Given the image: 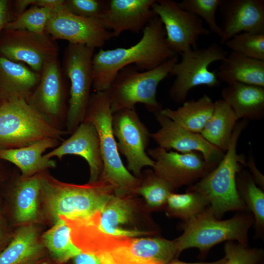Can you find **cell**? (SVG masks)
I'll return each mask as SVG.
<instances>
[{"label": "cell", "mask_w": 264, "mask_h": 264, "mask_svg": "<svg viewBox=\"0 0 264 264\" xmlns=\"http://www.w3.org/2000/svg\"><path fill=\"white\" fill-rule=\"evenodd\" d=\"M141 39L128 48L100 49L92 61L94 92L106 91L118 72L134 65L141 71L153 69L177 55L168 46L162 22L157 16L142 30Z\"/></svg>", "instance_id": "1"}, {"label": "cell", "mask_w": 264, "mask_h": 264, "mask_svg": "<svg viewBox=\"0 0 264 264\" xmlns=\"http://www.w3.org/2000/svg\"><path fill=\"white\" fill-rule=\"evenodd\" d=\"M248 121L242 120L236 124L228 148L218 165L186 190L199 193L209 203V209L220 219L229 211H248L236 186V176L246 165L243 155L239 154L237 145Z\"/></svg>", "instance_id": "2"}, {"label": "cell", "mask_w": 264, "mask_h": 264, "mask_svg": "<svg viewBox=\"0 0 264 264\" xmlns=\"http://www.w3.org/2000/svg\"><path fill=\"white\" fill-rule=\"evenodd\" d=\"M46 171L40 174V195L56 219L59 216L71 220L89 218L100 212L114 193L111 185L101 179L76 185L59 181Z\"/></svg>", "instance_id": "3"}, {"label": "cell", "mask_w": 264, "mask_h": 264, "mask_svg": "<svg viewBox=\"0 0 264 264\" xmlns=\"http://www.w3.org/2000/svg\"><path fill=\"white\" fill-rule=\"evenodd\" d=\"M112 118L106 92L91 94L83 121L92 124L98 133L103 164L99 179L110 184L116 195L136 194L141 179L132 175L123 163L113 133Z\"/></svg>", "instance_id": "4"}, {"label": "cell", "mask_w": 264, "mask_h": 264, "mask_svg": "<svg viewBox=\"0 0 264 264\" xmlns=\"http://www.w3.org/2000/svg\"><path fill=\"white\" fill-rule=\"evenodd\" d=\"M254 223L253 216L248 211L239 212L229 219L220 220L208 207L183 222V232L175 240L179 253L186 249L197 248L203 255L215 245L225 241H236L247 245L248 231Z\"/></svg>", "instance_id": "5"}, {"label": "cell", "mask_w": 264, "mask_h": 264, "mask_svg": "<svg viewBox=\"0 0 264 264\" xmlns=\"http://www.w3.org/2000/svg\"><path fill=\"white\" fill-rule=\"evenodd\" d=\"M178 55L149 70L141 71L134 65L126 66L116 74L107 93L112 113L135 109L137 104H144L154 113L163 108L156 99L159 84L168 75L178 62Z\"/></svg>", "instance_id": "6"}, {"label": "cell", "mask_w": 264, "mask_h": 264, "mask_svg": "<svg viewBox=\"0 0 264 264\" xmlns=\"http://www.w3.org/2000/svg\"><path fill=\"white\" fill-rule=\"evenodd\" d=\"M66 131L51 126L22 99L14 98L0 107V150L26 147L45 139L62 142Z\"/></svg>", "instance_id": "7"}, {"label": "cell", "mask_w": 264, "mask_h": 264, "mask_svg": "<svg viewBox=\"0 0 264 264\" xmlns=\"http://www.w3.org/2000/svg\"><path fill=\"white\" fill-rule=\"evenodd\" d=\"M228 54L217 43L182 53L181 61L174 65L169 74L175 77L169 89L171 99L176 103H183L190 90L196 87L212 88L220 85V82L216 72L210 70L209 66L214 62L222 61Z\"/></svg>", "instance_id": "8"}, {"label": "cell", "mask_w": 264, "mask_h": 264, "mask_svg": "<svg viewBox=\"0 0 264 264\" xmlns=\"http://www.w3.org/2000/svg\"><path fill=\"white\" fill-rule=\"evenodd\" d=\"M95 49L69 44L63 59L65 73L70 84L65 131L71 134L83 121L93 84L92 61Z\"/></svg>", "instance_id": "9"}, {"label": "cell", "mask_w": 264, "mask_h": 264, "mask_svg": "<svg viewBox=\"0 0 264 264\" xmlns=\"http://www.w3.org/2000/svg\"><path fill=\"white\" fill-rule=\"evenodd\" d=\"M179 254L175 240L109 236L98 256L102 264H167Z\"/></svg>", "instance_id": "10"}, {"label": "cell", "mask_w": 264, "mask_h": 264, "mask_svg": "<svg viewBox=\"0 0 264 264\" xmlns=\"http://www.w3.org/2000/svg\"><path fill=\"white\" fill-rule=\"evenodd\" d=\"M41 79L27 102L55 128L65 131L67 92L58 57L44 65Z\"/></svg>", "instance_id": "11"}, {"label": "cell", "mask_w": 264, "mask_h": 264, "mask_svg": "<svg viewBox=\"0 0 264 264\" xmlns=\"http://www.w3.org/2000/svg\"><path fill=\"white\" fill-rule=\"evenodd\" d=\"M112 128L120 153L124 155L127 167L140 178L143 168L154 167V161L148 154L151 133L140 120L135 109H125L112 113Z\"/></svg>", "instance_id": "12"}, {"label": "cell", "mask_w": 264, "mask_h": 264, "mask_svg": "<svg viewBox=\"0 0 264 264\" xmlns=\"http://www.w3.org/2000/svg\"><path fill=\"white\" fill-rule=\"evenodd\" d=\"M152 9L163 25L168 46L177 55L197 48L199 38L211 33L201 19L182 9L173 0H155Z\"/></svg>", "instance_id": "13"}, {"label": "cell", "mask_w": 264, "mask_h": 264, "mask_svg": "<svg viewBox=\"0 0 264 264\" xmlns=\"http://www.w3.org/2000/svg\"><path fill=\"white\" fill-rule=\"evenodd\" d=\"M55 41L46 33L4 29L0 35V56L26 64L41 73L47 61L58 57L59 47Z\"/></svg>", "instance_id": "14"}, {"label": "cell", "mask_w": 264, "mask_h": 264, "mask_svg": "<svg viewBox=\"0 0 264 264\" xmlns=\"http://www.w3.org/2000/svg\"><path fill=\"white\" fill-rule=\"evenodd\" d=\"M147 153L154 161V173L175 189L194 184L216 167L196 152L180 153L158 146Z\"/></svg>", "instance_id": "15"}, {"label": "cell", "mask_w": 264, "mask_h": 264, "mask_svg": "<svg viewBox=\"0 0 264 264\" xmlns=\"http://www.w3.org/2000/svg\"><path fill=\"white\" fill-rule=\"evenodd\" d=\"M45 32L53 40H64L69 44H82L95 49L102 47L112 33L99 22L76 15L64 6L53 12Z\"/></svg>", "instance_id": "16"}, {"label": "cell", "mask_w": 264, "mask_h": 264, "mask_svg": "<svg viewBox=\"0 0 264 264\" xmlns=\"http://www.w3.org/2000/svg\"><path fill=\"white\" fill-rule=\"evenodd\" d=\"M154 114L160 128L151 133V137L158 147L180 153L198 152L209 163L215 167L218 165L225 153L209 143L200 133L183 128L162 114L160 110Z\"/></svg>", "instance_id": "17"}, {"label": "cell", "mask_w": 264, "mask_h": 264, "mask_svg": "<svg viewBox=\"0 0 264 264\" xmlns=\"http://www.w3.org/2000/svg\"><path fill=\"white\" fill-rule=\"evenodd\" d=\"M155 0H110L97 21L114 37L123 32L138 33L157 17L152 9Z\"/></svg>", "instance_id": "18"}, {"label": "cell", "mask_w": 264, "mask_h": 264, "mask_svg": "<svg viewBox=\"0 0 264 264\" xmlns=\"http://www.w3.org/2000/svg\"><path fill=\"white\" fill-rule=\"evenodd\" d=\"M220 44L242 32L264 33V0H221Z\"/></svg>", "instance_id": "19"}, {"label": "cell", "mask_w": 264, "mask_h": 264, "mask_svg": "<svg viewBox=\"0 0 264 264\" xmlns=\"http://www.w3.org/2000/svg\"><path fill=\"white\" fill-rule=\"evenodd\" d=\"M66 155L79 156L87 161L90 171L89 182L99 179L103 164L98 133L92 124L83 121L67 139L44 156L47 158L57 157L61 160Z\"/></svg>", "instance_id": "20"}, {"label": "cell", "mask_w": 264, "mask_h": 264, "mask_svg": "<svg viewBox=\"0 0 264 264\" xmlns=\"http://www.w3.org/2000/svg\"><path fill=\"white\" fill-rule=\"evenodd\" d=\"M130 195L120 196L114 193L108 199L100 212L79 221L98 231L113 237L134 238L148 234L138 230L123 228L133 216V208L128 198Z\"/></svg>", "instance_id": "21"}, {"label": "cell", "mask_w": 264, "mask_h": 264, "mask_svg": "<svg viewBox=\"0 0 264 264\" xmlns=\"http://www.w3.org/2000/svg\"><path fill=\"white\" fill-rule=\"evenodd\" d=\"M41 74L23 63L0 56V102L14 98L26 101L39 83Z\"/></svg>", "instance_id": "22"}, {"label": "cell", "mask_w": 264, "mask_h": 264, "mask_svg": "<svg viewBox=\"0 0 264 264\" xmlns=\"http://www.w3.org/2000/svg\"><path fill=\"white\" fill-rule=\"evenodd\" d=\"M60 143L55 140L45 139L22 148L0 150V159L16 166L22 177L29 178L56 166L54 160L44 155L46 151Z\"/></svg>", "instance_id": "23"}, {"label": "cell", "mask_w": 264, "mask_h": 264, "mask_svg": "<svg viewBox=\"0 0 264 264\" xmlns=\"http://www.w3.org/2000/svg\"><path fill=\"white\" fill-rule=\"evenodd\" d=\"M7 182L6 184L5 182L3 186L14 202L12 211L13 220L17 223L35 220L41 190L40 174L29 178H24L21 175Z\"/></svg>", "instance_id": "24"}, {"label": "cell", "mask_w": 264, "mask_h": 264, "mask_svg": "<svg viewBox=\"0 0 264 264\" xmlns=\"http://www.w3.org/2000/svg\"><path fill=\"white\" fill-rule=\"evenodd\" d=\"M221 95L239 120H259L264 117V87L234 83L224 88Z\"/></svg>", "instance_id": "25"}, {"label": "cell", "mask_w": 264, "mask_h": 264, "mask_svg": "<svg viewBox=\"0 0 264 264\" xmlns=\"http://www.w3.org/2000/svg\"><path fill=\"white\" fill-rule=\"evenodd\" d=\"M216 75L227 85L241 83L264 87V61L230 52L221 61Z\"/></svg>", "instance_id": "26"}, {"label": "cell", "mask_w": 264, "mask_h": 264, "mask_svg": "<svg viewBox=\"0 0 264 264\" xmlns=\"http://www.w3.org/2000/svg\"><path fill=\"white\" fill-rule=\"evenodd\" d=\"M13 234L0 253V264H25L44 257L33 226H23Z\"/></svg>", "instance_id": "27"}, {"label": "cell", "mask_w": 264, "mask_h": 264, "mask_svg": "<svg viewBox=\"0 0 264 264\" xmlns=\"http://www.w3.org/2000/svg\"><path fill=\"white\" fill-rule=\"evenodd\" d=\"M238 121L231 107L222 99L217 100L214 102L212 115L200 134L209 143L225 153Z\"/></svg>", "instance_id": "28"}, {"label": "cell", "mask_w": 264, "mask_h": 264, "mask_svg": "<svg viewBox=\"0 0 264 264\" xmlns=\"http://www.w3.org/2000/svg\"><path fill=\"white\" fill-rule=\"evenodd\" d=\"M214 102L204 94L197 100L185 101L176 110L162 109L160 112L183 128L190 132L200 133L212 115Z\"/></svg>", "instance_id": "29"}, {"label": "cell", "mask_w": 264, "mask_h": 264, "mask_svg": "<svg viewBox=\"0 0 264 264\" xmlns=\"http://www.w3.org/2000/svg\"><path fill=\"white\" fill-rule=\"evenodd\" d=\"M43 240L55 264H65L82 252L72 242L70 228L59 217L55 224L44 234Z\"/></svg>", "instance_id": "30"}, {"label": "cell", "mask_w": 264, "mask_h": 264, "mask_svg": "<svg viewBox=\"0 0 264 264\" xmlns=\"http://www.w3.org/2000/svg\"><path fill=\"white\" fill-rule=\"evenodd\" d=\"M236 186L248 211L253 216L258 234L264 228V192L255 183L251 175L241 170L236 176Z\"/></svg>", "instance_id": "31"}, {"label": "cell", "mask_w": 264, "mask_h": 264, "mask_svg": "<svg viewBox=\"0 0 264 264\" xmlns=\"http://www.w3.org/2000/svg\"><path fill=\"white\" fill-rule=\"evenodd\" d=\"M168 214L185 222L209 206L208 201L200 194L186 190L183 194L172 193L166 203Z\"/></svg>", "instance_id": "32"}, {"label": "cell", "mask_w": 264, "mask_h": 264, "mask_svg": "<svg viewBox=\"0 0 264 264\" xmlns=\"http://www.w3.org/2000/svg\"><path fill=\"white\" fill-rule=\"evenodd\" d=\"M175 189L158 176L154 171L148 170L136 194L141 195L152 208H159L166 203L170 194Z\"/></svg>", "instance_id": "33"}, {"label": "cell", "mask_w": 264, "mask_h": 264, "mask_svg": "<svg viewBox=\"0 0 264 264\" xmlns=\"http://www.w3.org/2000/svg\"><path fill=\"white\" fill-rule=\"evenodd\" d=\"M53 12L45 8L31 6L9 22L4 29L45 33L46 24Z\"/></svg>", "instance_id": "34"}, {"label": "cell", "mask_w": 264, "mask_h": 264, "mask_svg": "<svg viewBox=\"0 0 264 264\" xmlns=\"http://www.w3.org/2000/svg\"><path fill=\"white\" fill-rule=\"evenodd\" d=\"M224 44L231 52L264 61V33H241L232 37Z\"/></svg>", "instance_id": "35"}, {"label": "cell", "mask_w": 264, "mask_h": 264, "mask_svg": "<svg viewBox=\"0 0 264 264\" xmlns=\"http://www.w3.org/2000/svg\"><path fill=\"white\" fill-rule=\"evenodd\" d=\"M221 0H183L177 2L178 6L203 20L210 33L221 37L222 32L216 20V12Z\"/></svg>", "instance_id": "36"}, {"label": "cell", "mask_w": 264, "mask_h": 264, "mask_svg": "<svg viewBox=\"0 0 264 264\" xmlns=\"http://www.w3.org/2000/svg\"><path fill=\"white\" fill-rule=\"evenodd\" d=\"M226 261L223 264H261L263 249L248 248L239 242L227 241L224 247Z\"/></svg>", "instance_id": "37"}, {"label": "cell", "mask_w": 264, "mask_h": 264, "mask_svg": "<svg viewBox=\"0 0 264 264\" xmlns=\"http://www.w3.org/2000/svg\"><path fill=\"white\" fill-rule=\"evenodd\" d=\"M108 3L106 0H65V6L76 15L97 21Z\"/></svg>", "instance_id": "38"}, {"label": "cell", "mask_w": 264, "mask_h": 264, "mask_svg": "<svg viewBox=\"0 0 264 264\" xmlns=\"http://www.w3.org/2000/svg\"><path fill=\"white\" fill-rule=\"evenodd\" d=\"M14 19L12 1L0 0V35L6 25Z\"/></svg>", "instance_id": "39"}, {"label": "cell", "mask_w": 264, "mask_h": 264, "mask_svg": "<svg viewBox=\"0 0 264 264\" xmlns=\"http://www.w3.org/2000/svg\"><path fill=\"white\" fill-rule=\"evenodd\" d=\"M245 166L248 167L251 173V176L255 183L264 190V176L257 167L254 157L250 154L248 155L247 160L246 161Z\"/></svg>", "instance_id": "40"}, {"label": "cell", "mask_w": 264, "mask_h": 264, "mask_svg": "<svg viewBox=\"0 0 264 264\" xmlns=\"http://www.w3.org/2000/svg\"><path fill=\"white\" fill-rule=\"evenodd\" d=\"M71 260L73 264H102L97 256L89 253L81 252Z\"/></svg>", "instance_id": "41"}, {"label": "cell", "mask_w": 264, "mask_h": 264, "mask_svg": "<svg viewBox=\"0 0 264 264\" xmlns=\"http://www.w3.org/2000/svg\"><path fill=\"white\" fill-rule=\"evenodd\" d=\"M11 239H9L6 227H5L2 218L0 216V253L6 247Z\"/></svg>", "instance_id": "42"}, {"label": "cell", "mask_w": 264, "mask_h": 264, "mask_svg": "<svg viewBox=\"0 0 264 264\" xmlns=\"http://www.w3.org/2000/svg\"><path fill=\"white\" fill-rule=\"evenodd\" d=\"M225 261L226 258L225 257L220 260L212 262L186 263L175 259L167 264H223Z\"/></svg>", "instance_id": "43"}, {"label": "cell", "mask_w": 264, "mask_h": 264, "mask_svg": "<svg viewBox=\"0 0 264 264\" xmlns=\"http://www.w3.org/2000/svg\"><path fill=\"white\" fill-rule=\"evenodd\" d=\"M7 163V162H6V161H4L0 159V193L2 186H3V184L6 180V171L5 164Z\"/></svg>", "instance_id": "44"}, {"label": "cell", "mask_w": 264, "mask_h": 264, "mask_svg": "<svg viewBox=\"0 0 264 264\" xmlns=\"http://www.w3.org/2000/svg\"><path fill=\"white\" fill-rule=\"evenodd\" d=\"M25 264H54L52 261L46 257H43L38 260Z\"/></svg>", "instance_id": "45"}, {"label": "cell", "mask_w": 264, "mask_h": 264, "mask_svg": "<svg viewBox=\"0 0 264 264\" xmlns=\"http://www.w3.org/2000/svg\"><path fill=\"white\" fill-rule=\"evenodd\" d=\"M0 106H1V103L0 102Z\"/></svg>", "instance_id": "46"}]
</instances>
